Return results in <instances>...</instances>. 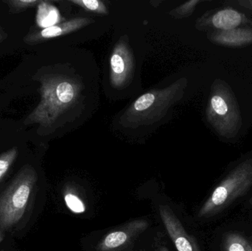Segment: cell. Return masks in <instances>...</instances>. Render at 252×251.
<instances>
[{
    "instance_id": "6da1fadb",
    "label": "cell",
    "mask_w": 252,
    "mask_h": 251,
    "mask_svg": "<svg viewBox=\"0 0 252 251\" xmlns=\"http://www.w3.org/2000/svg\"><path fill=\"white\" fill-rule=\"evenodd\" d=\"M34 77L39 82L41 100L24 123L38 125V130L49 134L79 104L84 89L82 82L75 77L58 72H41Z\"/></svg>"
},
{
    "instance_id": "7a4b0ae2",
    "label": "cell",
    "mask_w": 252,
    "mask_h": 251,
    "mask_svg": "<svg viewBox=\"0 0 252 251\" xmlns=\"http://www.w3.org/2000/svg\"><path fill=\"white\" fill-rule=\"evenodd\" d=\"M186 85L187 80L182 78L165 88L145 93L124 112L121 124L135 129L157 123L182 99Z\"/></svg>"
},
{
    "instance_id": "3957f363",
    "label": "cell",
    "mask_w": 252,
    "mask_h": 251,
    "mask_svg": "<svg viewBox=\"0 0 252 251\" xmlns=\"http://www.w3.org/2000/svg\"><path fill=\"white\" fill-rule=\"evenodd\" d=\"M252 189V156L233 168L219 183L198 212L201 218L219 215Z\"/></svg>"
},
{
    "instance_id": "277c9868",
    "label": "cell",
    "mask_w": 252,
    "mask_h": 251,
    "mask_svg": "<svg viewBox=\"0 0 252 251\" xmlns=\"http://www.w3.org/2000/svg\"><path fill=\"white\" fill-rule=\"evenodd\" d=\"M37 180L35 169L31 165H25L0 196L1 228L8 229L23 218Z\"/></svg>"
},
{
    "instance_id": "5b68a950",
    "label": "cell",
    "mask_w": 252,
    "mask_h": 251,
    "mask_svg": "<svg viewBox=\"0 0 252 251\" xmlns=\"http://www.w3.org/2000/svg\"><path fill=\"white\" fill-rule=\"evenodd\" d=\"M207 119L221 137H235L241 128L242 119L238 102L224 82L213 85L207 106Z\"/></svg>"
},
{
    "instance_id": "8992f818",
    "label": "cell",
    "mask_w": 252,
    "mask_h": 251,
    "mask_svg": "<svg viewBox=\"0 0 252 251\" xmlns=\"http://www.w3.org/2000/svg\"><path fill=\"white\" fill-rule=\"evenodd\" d=\"M110 81L112 86L121 88L130 81L134 71V58L127 43L120 41L112 50L109 59Z\"/></svg>"
},
{
    "instance_id": "52a82bcc",
    "label": "cell",
    "mask_w": 252,
    "mask_h": 251,
    "mask_svg": "<svg viewBox=\"0 0 252 251\" xmlns=\"http://www.w3.org/2000/svg\"><path fill=\"white\" fill-rule=\"evenodd\" d=\"M92 22H93V20L88 17L73 18L48 28H40L38 29H31L23 40L25 44L28 45H35L75 32L87 26Z\"/></svg>"
},
{
    "instance_id": "ba28073f",
    "label": "cell",
    "mask_w": 252,
    "mask_h": 251,
    "mask_svg": "<svg viewBox=\"0 0 252 251\" xmlns=\"http://www.w3.org/2000/svg\"><path fill=\"white\" fill-rule=\"evenodd\" d=\"M148 228L145 221H136L128 223L124 226L111 231L100 240L97 251H121L136 239L138 234Z\"/></svg>"
},
{
    "instance_id": "9c48e42d",
    "label": "cell",
    "mask_w": 252,
    "mask_h": 251,
    "mask_svg": "<svg viewBox=\"0 0 252 251\" xmlns=\"http://www.w3.org/2000/svg\"><path fill=\"white\" fill-rule=\"evenodd\" d=\"M159 213L164 228L178 251H201L196 241L185 231L170 206L160 205Z\"/></svg>"
},
{
    "instance_id": "30bf717a",
    "label": "cell",
    "mask_w": 252,
    "mask_h": 251,
    "mask_svg": "<svg viewBox=\"0 0 252 251\" xmlns=\"http://www.w3.org/2000/svg\"><path fill=\"white\" fill-rule=\"evenodd\" d=\"M244 20V15L238 10L225 8L213 13L207 18L205 23L219 30L226 31L236 29Z\"/></svg>"
},
{
    "instance_id": "8fae6325",
    "label": "cell",
    "mask_w": 252,
    "mask_h": 251,
    "mask_svg": "<svg viewBox=\"0 0 252 251\" xmlns=\"http://www.w3.org/2000/svg\"><path fill=\"white\" fill-rule=\"evenodd\" d=\"M213 42L226 47H238L252 43V29H236L219 30L212 34Z\"/></svg>"
},
{
    "instance_id": "7c38bea8",
    "label": "cell",
    "mask_w": 252,
    "mask_h": 251,
    "mask_svg": "<svg viewBox=\"0 0 252 251\" xmlns=\"http://www.w3.org/2000/svg\"><path fill=\"white\" fill-rule=\"evenodd\" d=\"M37 24L40 28H46L62 22L59 10L49 1H41L38 6Z\"/></svg>"
},
{
    "instance_id": "4fadbf2b",
    "label": "cell",
    "mask_w": 252,
    "mask_h": 251,
    "mask_svg": "<svg viewBox=\"0 0 252 251\" xmlns=\"http://www.w3.org/2000/svg\"><path fill=\"white\" fill-rule=\"evenodd\" d=\"M223 251H252V241L241 233L229 232L223 240Z\"/></svg>"
},
{
    "instance_id": "5bb4252c",
    "label": "cell",
    "mask_w": 252,
    "mask_h": 251,
    "mask_svg": "<svg viewBox=\"0 0 252 251\" xmlns=\"http://www.w3.org/2000/svg\"><path fill=\"white\" fill-rule=\"evenodd\" d=\"M41 1L42 0H6L3 2L8 7L9 13L17 14L39 5Z\"/></svg>"
},
{
    "instance_id": "9a60e30c",
    "label": "cell",
    "mask_w": 252,
    "mask_h": 251,
    "mask_svg": "<svg viewBox=\"0 0 252 251\" xmlns=\"http://www.w3.org/2000/svg\"><path fill=\"white\" fill-rule=\"evenodd\" d=\"M19 150L13 147L0 155V181L7 175L12 165L17 159Z\"/></svg>"
},
{
    "instance_id": "2e32d148",
    "label": "cell",
    "mask_w": 252,
    "mask_h": 251,
    "mask_svg": "<svg viewBox=\"0 0 252 251\" xmlns=\"http://www.w3.org/2000/svg\"><path fill=\"white\" fill-rule=\"evenodd\" d=\"M72 4H77L87 11L98 14H108L107 8L104 3L100 0H72Z\"/></svg>"
},
{
    "instance_id": "e0dca14e",
    "label": "cell",
    "mask_w": 252,
    "mask_h": 251,
    "mask_svg": "<svg viewBox=\"0 0 252 251\" xmlns=\"http://www.w3.org/2000/svg\"><path fill=\"white\" fill-rule=\"evenodd\" d=\"M201 2L199 0H192V1H187L182 5L175 8L174 10L170 12L172 15L176 19H182V18L188 17L193 13L195 7L198 3Z\"/></svg>"
},
{
    "instance_id": "ac0fdd59",
    "label": "cell",
    "mask_w": 252,
    "mask_h": 251,
    "mask_svg": "<svg viewBox=\"0 0 252 251\" xmlns=\"http://www.w3.org/2000/svg\"><path fill=\"white\" fill-rule=\"evenodd\" d=\"M65 203L66 206L75 213L81 214L85 212V206L82 200L72 193H68L65 194Z\"/></svg>"
},
{
    "instance_id": "d6986e66",
    "label": "cell",
    "mask_w": 252,
    "mask_h": 251,
    "mask_svg": "<svg viewBox=\"0 0 252 251\" xmlns=\"http://www.w3.org/2000/svg\"><path fill=\"white\" fill-rule=\"evenodd\" d=\"M242 7H246V8L250 9L252 10V0H245V1H238Z\"/></svg>"
},
{
    "instance_id": "ffe728a7",
    "label": "cell",
    "mask_w": 252,
    "mask_h": 251,
    "mask_svg": "<svg viewBox=\"0 0 252 251\" xmlns=\"http://www.w3.org/2000/svg\"><path fill=\"white\" fill-rule=\"evenodd\" d=\"M7 34L4 32L3 28L0 26V42H2L3 41H4L7 38Z\"/></svg>"
},
{
    "instance_id": "44dd1931",
    "label": "cell",
    "mask_w": 252,
    "mask_h": 251,
    "mask_svg": "<svg viewBox=\"0 0 252 251\" xmlns=\"http://www.w3.org/2000/svg\"><path fill=\"white\" fill-rule=\"evenodd\" d=\"M3 240V236L2 234H1V233L0 232V243H1V241Z\"/></svg>"
},
{
    "instance_id": "7402d4cb",
    "label": "cell",
    "mask_w": 252,
    "mask_h": 251,
    "mask_svg": "<svg viewBox=\"0 0 252 251\" xmlns=\"http://www.w3.org/2000/svg\"><path fill=\"white\" fill-rule=\"evenodd\" d=\"M249 203H250V205H251V206H252V198L250 199V202H249Z\"/></svg>"
}]
</instances>
